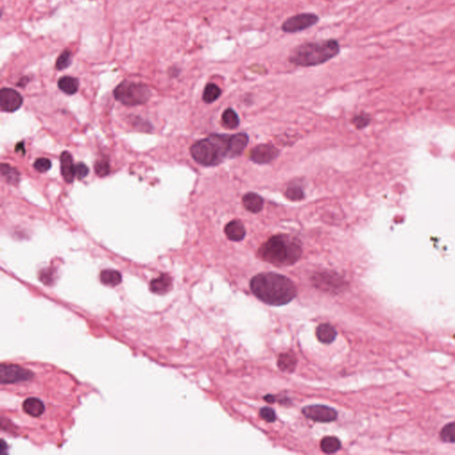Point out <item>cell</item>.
<instances>
[{"mask_svg":"<svg viewBox=\"0 0 455 455\" xmlns=\"http://www.w3.org/2000/svg\"><path fill=\"white\" fill-rule=\"evenodd\" d=\"M248 142L249 137L245 133L233 135L214 134L194 143L191 148V156L200 165L215 166L226 158L240 156Z\"/></svg>","mask_w":455,"mask_h":455,"instance_id":"1","label":"cell"},{"mask_svg":"<svg viewBox=\"0 0 455 455\" xmlns=\"http://www.w3.org/2000/svg\"><path fill=\"white\" fill-rule=\"evenodd\" d=\"M253 294L264 303L282 306L289 303L297 295V288L290 278L277 273H261L252 278Z\"/></svg>","mask_w":455,"mask_h":455,"instance_id":"2","label":"cell"},{"mask_svg":"<svg viewBox=\"0 0 455 455\" xmlns=\"http://www.w3.org/2000/svg\"><path fill=\"white\" fill-rule=\"evenodd\" d=\"M302 254L303 247L299 239L286 234L271 237L258 251L261 260L278 267L295 264Z\"/></svg>","mask_w":455,"mask_h":455,"instance_id":"3","label":"cell"},{"mask_svg":"<svg viewBox=\"0 0 455 455\" xmlns=\"http://www.w3.org/2000/svg\"><path fill=\"white\" fill-rule=\"evenodd\" d=\"M340 44L335 39L301 44L291 52L288 60L301 67L320 65L330 61L340 52Z\"/></svg>","mask_w":455,"mask_h":455,"instance_id":"4","label":"cell"},{"mask_svg":"<svg viewBox=\"0 0 455 455\" xmlns=\"http://www.w3.org/2000/svg\"><path fill=\"white\" fill-rule=\"evenodd\" d=\"M114 96L123 104L136 106L147 102L151 97V90L146 85L126 81L116 87Z\"/></svg>","mask_w":455,"mask_h":455,"instance_id":"5","label":"cell"},{"mask_svg":"<svg viewBox=\"0 0 455 455\" xmlns=\"http://www.w3.org/2000/svg\"><path fill=\"white\" fill-rule=\"evenodd\" d=\"M33 373L16 364H2L0 366V382L2 384H13L30 381Z\"/></svg>","mask_w":455,"mask_h":455,"instance_id":"6","label":"cell"},{"mask_svg":"<svg viewBox=\"0 0 455 455\" xmlns=\"http://www.w3.org/2000/svg\"><path fill=\"white\" fill-rule=\"evenodd\" d=\"M319 21L318 16L315 13H299L288 18L282 25V30L287 33H295L305 31L314 26Z\"/></svg>","mask_w":455,"mask_h":455,"instance_id":"7","label":"cell"},{"mask_svg":"<svg viewBox=\"0 0 455 455\" xmlns=\"http://www.w3.org/2000/svg\"><path fill=\"white\" fill-rule=\"evenodd\" d=\"M302 412L309 420L317 422H331L337 418V412L334 409L322 404L308 405L304 407Z\"/></svg>","mask_w":455,"mask_h":455,"instance_id":"8","label":"cell"},{"mask_svg":"<svg viewBox=\"0 0 455 455\" xmlns=\"http://www.w3.org/2000/svg\"><path fill=\"white\" fill-rule=\"evenodd\" d=\"M279 156V151L272 144H260L250 152V159L256 164H268Z\"/></svg>","mask_w":455,"mask_h":455,"instance_id":"9","label":"cell"},{"mask_svg":"<svg viewBox=\"0 0 455 455\" xmlns=\"http://www.w3.org/2000/svg\"><path fill=\"white\" fill-rule=\"evenodd\" d=\"M23 102L22 96L12 88H3L0 92V107L4 112H14Z\"/></svg>","mask_w":455,"mask_h":455,"instance_id":"10","label":"cell"},{"mask_svg":"<svg viewBox=\"0 0 455 455\" xmlns=\"http://www.w3.org/2000/svg\"><path fill=\"white\" fill-rule=\"evenodd\" d=\"M60 160L62 177L67 183L73 182L74 179L76 177V165H74L72 156L69 152H63L61 153Z\"/></svg>","mask_w":455,"mask_h":455,"instance_id":"11","label":"cell"},{"mask_svg":"<svg viewBox=\"0 0 455 455\" xmlns=\"http://www.w3.org/2000/svg\"><path fill=\"white\" fill-rule=\"evenodd\" d=\"M150 289L153 294L165 295L172 289V278L167 274H161L159 277L154 278L150 284Z\"/></svg>","mask_w":455,"mask_h":455,"instance_id":"12","label":"cell"},{"mask_svg":"<svg viewBox=\"0 0 455 455\" xmlns=\"http://www.w3.org/2000/svg\"><path fill=\"white\" fill-rule=\"evenodd\" d=\"M225 234L228 239L231 241L239 242L245 239L246 237V229L244 227V224L239 220H234V221L229 222L225 227Z\"/></svg>","mask_w":455,"mask_h":455,"instance_id":"13","label":"cell"},{"mask_svg":"<svg viewBox=\"0 0 455 455\" xmlns=\"http://www.w3.org/2000/svg\"><path fill=\"white\" fill-rule=\"evenodd\" d=\"M263 199L260 195L249 192L243 197V204L245 208L253 213L260 212L263 208Z\"/></svg>","mask_w":455,"mask_h":455,"instance_id":"14","label":"cell"},{"mask_svg":"<svg viewBox=\"0 0 455 455\" xmlns=\"http://www.w3.org/2000/svg\"><path fill=\"white\" fill-rule=\"evenodd\" d=\"M316 338L324 344L333 343L337 337V332L334 326L329 324H321L316 327Z\"/></svg>","mask_w":455,"mask_h":455,"instance_id":"15","label":"cell"},{"mask_svg":"<svg viewBox=\"0 0 455 455\" xmlns=\"http://www.w3.org/2000/svg\"><path fill=\"white\" fill-rule=\"evenodd\" d=\"M22 409L30 416L39 417L45 412V404L40 399L29 398L23 402Z\"/></svg>","mask_w":455,"mask_h":455,"instance_id":"16","label":"cell"},{"mask_svg":"<svg viewBox=\"0 0 455 455\" xmlns=\"http://www.w3.org/2000/svg\"><path fill=\"white\" fill-rule=\"evenodd\" d=\"M296 364H297L296 355L292 351L283 353L278 356V368L283 372H288V373L294 372V370L296 367Z\"/></svg>","mask_w":455,"mask_h":455,"instance_id":"17","label":"cell"},{"mask_svg":"<svg viewBox=\"0 0 455 455\" xmlns=\"http://www.w3.org/2000/svg\"><path fill=\"white\" fill-rule=\"evenodd\" d=\"M100 280L102 285L114 287L121 283V274L115 269H104L100 273Z\"/></svg>","mask_w":455,"mask_h":455,"instance_id":"18","label":"cell"},{"mask_svg":"<svg viewBox=\"0 0 455 455\" xmlns=\"http://www.w3.org/2000/svg\"><path fill=\"white\" fill-rule=\"evenodd\" d=\"M58 87L63 93L71 96L78 92L79 82L77 78L66 76L59 79Z\"/></svg>","mask_w":455,"mask_h":455,"instance_id":"19","label":"cell"},{"mask_svg":"<svg viewBox=\"0 0 455 455\" xmlns=\"http://www.w3.org/2000/svg\"><path fill=\"white\" fill-rule=\"evenodd\" d=\"M320 447L322 451L325 452V454H334L340 450L342 444L335 437H325L322 439Z\"/></svg>","mask_w":455,"mask_h":455,"instance_id":"20","label":"cell"},{"mask_svg":"<svg viewBox=\"0 0 455 455\" xmlns=\"http://www.w3.org/2000/svg\"><path fill=\"white\" fill-rule=\"evenodd\" d=\"M221 88L213 83H209L206 85V87H204L203 100L206 103H212L221 96Z\"/></svg>","mask_w":455,"mask_h":455,"instance_id":"21","label":"cell"},{"mask_svg":"<svg viewBox=\"0 0 455 455\" xmlns=\"http://www.w3.org/2000/svg\"><path fill=\"white\" fill-rule=\"evenodd\" d=\"M222 122L224 126L230 129H235L239 126V117L234 109L227 108L222 113Z\"/></svg>","mask_w":455,"mask_h":455,"instance_id":"22","label":"cell"},{"mask_svg":"<svg viewBox=\"0 0 455 455\" xmlns=\"http://www.w3.org/2000/svg\"><path fill=\"white\" fill-rule=\"evenodd\" d=\"M1 174L5 181L11 184H16L20 180V174L17 170L7 164H2L1 165Z\"/></svg>","mask_w":455,"mask_h":455,"instance_id":"23","label":"cell"},{"mask_svg":"<svg viewBox=\"0 0 455 455\" xmlns=\"http://www.w3.org/2000/svg\"><path fill=\"white\" fill-rule=\"evenodd\" d=\"M440 438L443 442L455 443V421L446 425L440 431Z\"/></svg>","mask_w":455,"mask_h":455,"instance_id":"24","label":"cell"},{"mask_svg":"<svg viewBox=\"0 0 455 455\" xmlns=\"http://www.w3.org/2000/svg\"><path fill=\"white\" fill-rule=\"evenodd\" d=\"M95 170L98 176L100 177H104L107 176L109 172H110V165L108 160L106 159H100L96 162L95 165Z\"/></svg>","mask_w":455,"mask_h":455,"instance_id":"25","label":"cell"},{"mask_svg":"<svg viewBox=\"0 0 455 455\" xmlns=\"http://www.w3.org/2000/svg\"><path fill=\"white\" fill-rule=\"evenodd\" d=\"M70 63H71V52L68 50H65L61 52V55L57 59V70H64L70 65Z\"/></svg>","mask_w":455,"mask_h":455,"instance_id":"26","label":"cell"},{"mask_svg":"<svg viewBox=\"0 0 455 455\" xmlns=\"http://www.w3.org/2000/svg\"><path fill=\"white\" fill-rule=\"evenodd\" d=\"M286 198L292 201H299L304 198V192L302 188L294 186L288 188L286 191Z\"/></svg>","mask_w":455,"mask_h":455,"instance_id":"27","label":"cell"},{"mask_svg":"<svg viewBox=\"0 0 455 455\" xmlns=\"http://www.w3.org/2000/svg\"><path fill=\"white\" fill-rule=\"evenodd\" d=\"M52 163L48 158H38L34 163V168L39 173H46L51 168Z\"/></svg>","mask_w":455,"mask_h":455,"instance_id":"28","label":"cell"},{"mask_svg":"<svg viewBox=\"0 0 455 455\" xmlns=\"http://www.w3.org/2000/svg\"><path fill=\"white\" fill-rule=\"evenodd\" d=\"M260 416L267 422H274L276 420V412L272 408L263 407L260 409Z\"/></svg>","mask_w":455,"mask_h":455,"instance_id":"29","label":"cell"},{"mask_svg":"<svg viewBox=\"0 0 455 455\" xmlns=\"http://www.w3.org/2000/svg\"><path fill=\"white\" fill-rule=\"evenodd\" d=\"M88 174H89V168L87 167L86 164L80 162L76 165V176H78V179L82 180L84 178L87 177Z\"/></svg>","mask_w":455,"mask_h":455,"instance_id":"30","label":"cell"},{"mask_svg":"<svg viewBox=\"0 0 455 455\" xmlns=\"http://www.w3.org/2000/svg\"><path fill=\"white\" fill-rule=\"evenodd\" d=\"M353 122H354V124H355V126H357V127H359V128L363 127V126H365V125L367 124L366 118L363 117H356Z\"/></svg>","mask_w":455,"mask_h":455,"instance_id":"31","label":"cell"},{"mask_svg":"<svg viewBox=\"0 0 455 455\" xmlns=\"http://www.w3.org/2000/svg\"><path fill=\"white\" fill-rule=\"evenodd\" d=\"M264 400L266 402H268L269 404L274 403V402H277L279 400V399H277L276 396H273V395H267L265 396Z\"/></svg>","mask_w":455,"mask_h":455,"instance_id":"32","label":"cell"},{"mask_svg":"<svg viewBox=\"0 0 455 455\" xmlns=\"http://www.w3.org/2000/svg\"><path fill=\"white\" fill-rule=\"evenodd\" d=\"M15 151L17 152H22V154H24V146H23V143H19L17 144V146L15 148Z\"/></svg>","mask_w":455,"mask_h":455,"instance_id":"33","label":"cell"}]
</instances>
